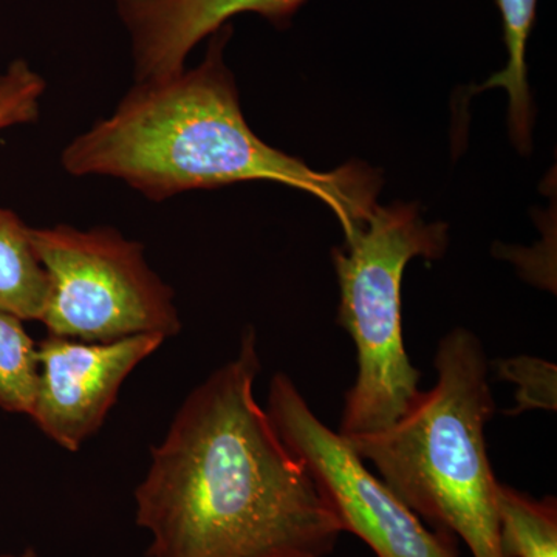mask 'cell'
Here are the masks:
<instances>
[{
    "instance_id": "6da1fadb",
    "label": "cell",
    "mask_w": 557,
    "mask_h": 557,
    "mask_svg": "<svg viewBox=\"0 0 557 557\" xmlns=\"http://www.w3.org/2000/svg\"><path fill=\"white\" fill-rule=\"evenodd\" d=\"M258 336L180 406L135 490L149 557H329L344 530L255 395Z\"/></svg>"
},
{
    "instance_id": "ba28073f",
    "label": "cell",
    "mask_w": 557,
    "mask_h": 557,
    "mask_svg": "<svg viewBox=\"0 0 557 557\" xmlns=\"http://www.w3.org/2000/svg\"><path fill=\"white\" fill-rule=\"evenodd\" d=\"M307 0H115L132 40L135 79L171 78L185 70L194 47L230 24L256 13L284 27Z\"/></svg>"
},
{
    "instance_id": "3957f363",
    "label": "cell",
    "mask_w": 557,
    "mask_h": 557,
    "mask_svg": "<svg viewBox=\"0 0 557 557\" xmlns=\"http://www.w3.org/2000/svg\"><path fill=\"white\" fill-rule=\"evenodd\" d=\"M434 366L437 381L405 416L346 440L432 530L461 539L472 557H502L485 437L496 410L490 359L478 335L458 327L440 341Z\"/></svg>"
},
{
    "instance_id": "7a4b0ae2",
    "label": "cell",
    "mask_w": 557,
    "mask_h": 557,
    "mask_svg": "<svg viewBox=\"0 0 557 557\" xmlns=\"http://www.w3.org/2000/svg\"><path fill=\"white\" fill-rule=\"evenodd\" d=\"M231 35L230 24L215 32L196 69L137 83L112 116L70 143L62 166L76 177L123 180L153 201L255 180L282 183L324 201L347 233L375 207L379 174L361 163L313 171L263 143L245 120L223 61Z\"/></svg>"
},
{
    "instance_id": "9c48e42d",
    "label": "cell",
    "mask_w": 557,
    "mask_h": 557,
    "mask_svg": "<svg viewBox=\"0 0 557 557\" xmlns=\"http://www.w3.org/2000/svg\"><path fill=\"white\" fill-rule=\"evenodd\" d=\"M49 288L30 228L13 211L0 208V311L24 322L40 321Z\"/></svg>"
},
{
    "instance_id": "9a60e30c",
    "label": "cell",
    "mask_w": 557,
    "mask_h": 557,
    "mask_svg": "<svg viewBox=\"0 0 557 557\" xmlns=\"http://www.w3.org/2000/svg\"><path fill=\"white\" fill-rule=\"evenodd\" d=\"M0 557H39V556L36 555L35 549L27 548V549H24V552H22L21 555H2Z\"/></svg>"
},
{
    "instance_id": "4fadbf2b",
    "label": "cell",
    "mask_w": 557,
    "mask_h": 557,
    "mask_svg": "<svg viewBox=\"0 0 557 557\" xmlns=\"http://www.w3.org/2000/svg\"><path fill=\"white\" fill-rule=\"evenodd\" d=\"M498 379L516 384V406L509 416H519L527 410L557 409V369L555 362L536 357L498 359Z\"/></svg>"
},
{
    "instance_id": "5b68a950",
    "label": "cell",
    "mask_w": 557,
    "mask_h": 557,
    "mask_svg": "<svg viewBox=\"0 0 557 557\" xmlns=\"http://www.w3.org/2000/svg\"><path fill=\"white\" fill-rule=\"evenodd\" d=\"M30 239L49 276L40 318L49 335L89 343L178 335L174 292L149 269L138 242L112 228L67 225L30 228Z\"/></svg>"
},
{
    "instance_id": "30bf717a",
    "label": "cell",
    "mask_w": 557,
    "mask_h": 557,
    "mask_svg": "<svg viewBox=\"0 0 557 557\" xmlns=\"http://www.w3.org/2000/svg\"><path fill=\"white\" fill-rule=\"evenodd\" d=\"M500 11L504 42L507 47V65L491 76L479 90L504 89L508 91V126L512 141L520 152L531 148L530 87H528L527 46L536 21L537 0H496Z\"/></svg>"
},
{
    "instance_id": "277c9868",
    "label": "cell",
    "mask_w": 557,
    "mask_h": 557,
    "mask_svg": "<svg viewBox=\"0 0 557 557\" xmlns=\"http://www.w3.org/2000/svg\"><path fill=\"white\" fill-rule=\"evenodd\" d=\"M344 236L332 251L338 322L357 347L358 373L344 399L338 432L355 438L392 426L420 395V370L403 336V276L412 260L445 255L448 225L424 222L417 205H375Z\"/></svg>"
},
{
    "instance_id": "8fae6325",
    "label": "cell",
    "mask_w": 557,
    "mask_h": 557,
    "mask_svg": "<svg viewBox=\"0 0 557 557\" xmlns=\"http://www.w3.org/2000/svg\"><path fill=\"white\" fill-rule=\"evenodd\" d=\"M498 548L502 557H557V500L536 498L498 482Z\"/></svg>"
},
{
    "instance_id": "5bb4252c",
    "label": "cell",
    "mask_w": 557,
    "mask_h": 557,
    "mask_svg": "<svg viewBox=\"0 0 557 557\" xmlns=\"http://www.w3.org/2000/svg\"><path fill=\"white\" fill-rule=\"evenodd\" d=\"M44 90L46 81L25 61H14L0 73V129L38 120Z\"/></svg>"
},
{
    "instance_id": "52a82bcc",
    "label": "cell",
    "mask_w": 557,
    "mask_h": 557,
    "mask_svg": "<svg viewBox=\"0 0 557 557\" xmlns=\"http://www.w3.org/2000/svg\"><path fill=\"white\" fill-rule=\"evenodd\" d=\"M164 341L161 335L108 343L47 336L38 344V387L28 417L60 448L78 453L104 424L127 376Z\"/></svg>"
},
{
    "instance_id": "7c38bea8",
    "label": "cell",
    "mask_w": 557,
    "mask_h": 557,
    "mask_svg": "<svg viewBox=\"0 0 557 557\" xmlns=\"http://www.w3.org/2000/svg\"><path fill=\"white\" fill-rule=\"evenodd\" d=\"M38 373V344L24 321L0 311V409L30 416Z\"/></svg>"
},
{
    "instance_id": "8992f818",
    "label": "cell",
    "mask_w": 557,
    "mask_h": 557,
    "mask_svg": "<svg viewBox=\"0 0 557 557\" xmlns=\"http://www.w3.org/2000/svg\"><path fill=\"white\" fill-rule=\"evenodd\" d=\"M271 424L317 483L344 533L361 539L376 557H460L457 539L426 525L366 468L339 432L322 423L295 381H270Z\"/></svg>"
}]
</instances>
